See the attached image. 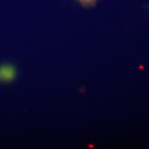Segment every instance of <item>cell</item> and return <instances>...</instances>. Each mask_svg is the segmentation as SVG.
I'll use <instances>...</instances> for the list:
<instances>
[{"label":"cell","mask_w":149,"mask_h":149,"mask_svg":"<svg viewBox=\"0 0 149 149\" xmlns=\"http://www.w3.org/2000/svg\"><path fill=\"white\" fill-rule=\"evenodd\" d=\"M16 76V70L13 66L9 64L0 66V81H10Z\"/></svg>","instance_id":"obj_1"},{"label":"cell","mask_w":149,"mask_h":149,"mask_svg":"<svg viewBox=\"0 0 149 149\" xmlns=\"http://www.w3.org/2000/svg\"><path fill=\"white\" fill-rule=\"evenodd\" d=\"M79 1L84 5L89 6V5L93 4L96 0H79Z\"/></svg>","instance_id":"obj_2"}]
</instances>
